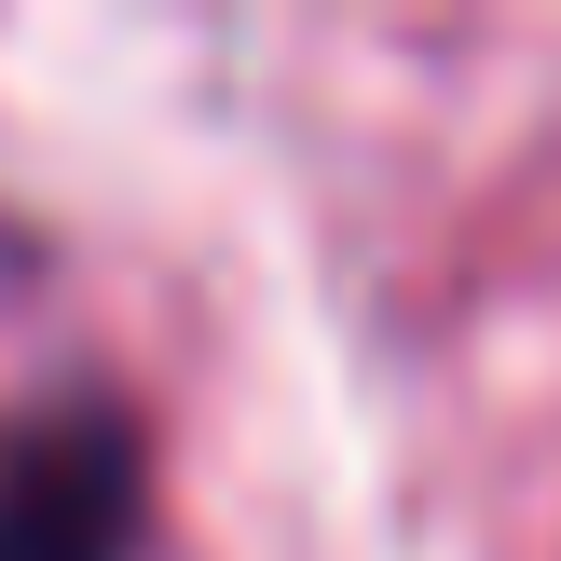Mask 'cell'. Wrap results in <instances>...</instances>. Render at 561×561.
I'll return each mask as SVG.
<instances>
[{"mask_svg":"<svg viewBox=\"0 0 561 561\" xmlns=\"http://www.w3.org/2000/svg\"><path fill=\"white\" fill-rule=\"evenodd\" d=\"M151 438L124 398H42L0 438V561H137Z\"/></svg>","mask_w":561,"mask_h":561,"instance_id":"obj_1","label":"cell"}]
</instances>
